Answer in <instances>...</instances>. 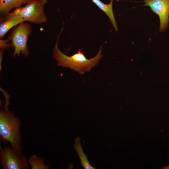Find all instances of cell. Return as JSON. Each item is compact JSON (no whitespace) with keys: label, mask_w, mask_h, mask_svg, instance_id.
<instances>
[{"label":"cell","mask_w":169,"mask_h":169,"mask_svg":"<svg viewBox=\"0 0 169 169\" xmlns=\"http://www.w3.org/2000/svg\"><path fill=\"white\" fill-rule=\"evenodd\" d=\"M58 37L53 49V56L57 62V65L68 67L81 75L90 72L93 67L97 65L102 57V47L101 46L97 54L93 58L87 59L83 52L79 49L77 53L68 56L62 53L58 46Z\"/></svg>","instance_id":"6da1fadb"},{"label":"cell","mask_w":169,"mask_h":169,"mask_svg":"<svg viewBox=\"0 0 169 169\" xmlns=\"http://www.w3.org/2000/svg\"><path fill=\"white\" fill-rule=\"evenodd\" d=\"M32 32L31 27L27 23L23 22L14 27L7 38L11 46L14 48V58L16 55L19 56L20 53L25 57L28 55L29 52L27 42Z\"/></svg>","instance_id":"277c9868"},{"label":"cell","mask_w":169,"mask_h":169,"mask_svg":"<svg viewBox=\"0 0 169 169\" xmlns=\"http://www.w3.org/2000/svg\"><path fill=\"white\" fill-rule=\"evenodd\" d=\"M163 169H169V165L165 166L162 168Z\"/></svg>","instance_id":"4fadbf2b"},{"label":"cell","mask_w":169,"mask_h":169,"mask_svg":"<svg viewBox=\"0 0 169 169\" xmlns=\"http://www.w3.org/2000/svg\"><path fill=\"white\" fill-rule=\"evenodd\" d=\"M0 15V39H3L6 34L12 28L24 22L22 18L12 13Z\"/></svg>","instance_id":"52a82bcc"},{"label":"cell","mask_w":169,"mask_h":169,"mask_svg":"<svg viewBox=\"0 0 169 169\" xmlns=\"http://www.w3.org/2000/svg\"><path fill=\"white\" fill-rule=\"evenodd\" d=\"M11 46L10 41L8 39H0V51L3 52Z\"/></svg>","instance_id":"7c38bea8"},{"label":"cell","mask_w":169,"mask_h":169,"mask_svg":"<svg viewBox=\"0 0 169 169\" xmlns=\"http://www.w3.org/2000/svg\"><path fill=\"white\" fill-rule=\"evenodd\" d=\"M48 0H31L23 7L16 8L12 13L22 18L24 21L39 24L46 23L48 19L44 10Z\"/></svg>","instance_id":"3957f363"},{"label":"cell","mask_w":169,"mask_h":169,"mask_svg":"<svg viewBox=\"0 0 169 169\" xmlns=\"http://www.w3.org/2000/svg\"><path fill=\"white\" fill-rule=\"evenodd\" d=\"M32 169H48L49 166L45 163L44 160L35 155H32L28 161Z\"/></svg>","instance_id":"8fae6325"},{"label":"cell","mask_w":169,"mask_h":169,"mask_svg":"<svg viewBox=\"0 0 169 169\" xmlns=\"http://www.w3.org/2000/svg\"><path fill=\"white\" fill-rule=\"evenodd\" d=\"M99 8L104 12L109 18L115 31H118V27L114 17L112 8L113 0H111L108 4H105L100 0H91Z\"/></svg>","instance_id":"ba28073f"},{"label":"cell","mask_w":169,"mask_h":169,"mask_svg":"<svg viewBox=\"0 0 169 169\" xmlns=\"http://www.w3.org/2000/svg\"><path fill=\"white\" fill-rule=\"evenodd\" d=\"M31 0H0V14L9 13L14 8L21 7L24 3H27Z\"/></svg>","instance_id":"9c48e42d"},{"label":"cell","mask_w":169,"mask_h":169,"mask_svg":"<svg viewBox=\"0 0 169 169\" xmlns=\"http://www.w3.org/2000/svg\"><path fill=\"white\" fill-rule=\"evenodd\" d=\"M9 104V100H6L4 109L0 111V140L4 143L9 142L12 148L21 152V120L14 112L8 110Z\"/></svg>","instance_id":"7a4b0ae2"},{"label":"cell","mask_w":169,"mask_h":169,"mask_svg":"<svg viewBox=\"0 0 169 169\" xmlns=\"http://www.w3.org/2000/svg\"><path fill=\"white\" fill-rule=\"evenodd\" d=\"M0 158L4 169H27L28 163L27 158L22 152L12 147H3L0 145Z\"/></svg>","instance_id":"5b68a950"},{"label":"cell","mask_w":169,"mask_h":169,"mask_svg":"<svg viewBox=\"0 0 169 169\" xmlns=\"http://www.w3.org/2000/svg\"><path fill=\"white\" fill-rule=\"evenodd\" d=\"M144 6L149 7L152 11L158 15L160 21L159 31L164 32L169 22V0H142Z\"/></svg>","instance_id":"8992f818"},{"label":"cell","mask_w":169,"mask_h":169,"mask_svg":"<svg viewBox=\"0 0 169 169\" xmlns=\"http://www.w3.org/2000/svg\"><path fill=\"white\" fill-rule=\"evenodd\" d=\"M74 148L77 152L81 162V165L85 169H95L96 168L91 166L87 156L84 152L81 144L80 138L77 137L74 140Z\"/></svg>","instance_id":"30bf717a"}]
</instances>
